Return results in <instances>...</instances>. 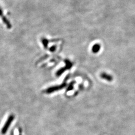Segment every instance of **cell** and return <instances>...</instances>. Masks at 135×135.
I'll return each mask as SVG.
<instances>
[{"label":"cell","mask_w":135,"mask_h":135,"mask_svg":"<svg viewBox=\"0 0 135 135\" xmlns=\"http://www.w3.org/2000/svg\"><path fill=\"white\" fill-rule=\"evenodd\" d=\"M14 118H15L14 116L13 115H10V116L9 117L8 119L7 120L6 122L5 123L4 126H3V127L2 129L1 132H2V134L4 135V134L6 133L8 129L9 128V127L10 126V125H11L12 122L13 121Z\"/></svg>","instance_id":"obj_1"},{"label":"cell","mask_w":135,"mask_h":135,"mask_svg":"<svg viewBox=\"0 0 135 135\" xmlns=\"http://www.w3.org/2000/svg\"><path fill=\"white\" fill-rule=\"evenodd\" d=\"M66 83H64L63 84H62L61 85H60V86H54V87H50L48 89H47L46 90V92L48 94H50V93H53L55 91H59L60 90H61L63 88H64L65 86H66Z\"/></svg>","instance_id":"obj_2"},{"label":"cell","mask_w":135,"mask_h":135,"mask_svg":"<svg viewBox=\"0 0 135 135\" xmlns=\"http://www.w3.org/2000/svg\"><path fill=\"white\" fill-rule=\"evenodd\" d=\"M66 67H65V68H62L61 69H60L59 70V71L57 72L56 73V75H57V76H59L61 75L65 71V70H66V69H70V68H71L72 66V64L69 62V61H67L66 62Z\"/></svg>","instance_id":"obj_3"},{"label":"cell","mask_w":135,"mask_h":135,"mask_svg":"<svg viewBox=\"0 0 135 135\" xmlns=\"http://www.w3.org/2000/svg\"><path fill=\"white\" fill-rule=\"evenodd\" d=\"M101 77L102 79L106 80L108 81H112L113 80V77L111 76V75H108L105 73H103L101 74Z\"/></svg>","instance_id":"obj_4"},{"label":"cell","mask_w":135,"mask_h":135,"mask_svg":"<svg viewBox=\"0 0 135 135\" xmlns=\"http://www.w3.org/2000/svg\"><path fill=\"white\" fill-rule=\"evenodd\" d=\"M100 49H101V46L98 44H95L93 46L92 50L94 53H97L100 51Z\"/></svg>","instance_id":"obj_5"},{"label":"cell","mask_w":135,"mask_h":135,"mask_svg":"<svg viewBox=\"0 0 135 135\" xmlns=\"http://www.w3.org/2000/svg\"><path fill=\"white\" fill-rule=\"evenodd\" d=\"M2 20H3L4 23H5V24L6 25L7 28L11 29L12 28V25L11 23H10L9 20L6 18V17L4 16L3 18H2Z\"/></svg>","instance_id":"obj_6"},{"label":"cell","mask_w":135,"mask_h":135,"mask_svg":"<svg viewBox=\"0 0 135 135\" xmlns=\"http://www.w3.org/2000/svg\"><path fill=\"white\" fill-rule=\"evenodd\" d=\"M42 43L44 45V47L45 48H47V46H48V40L44 38V39H42Z\"/></svg>","instance_id":"obj_7"},{"label":"cell","mask_w":135,"mask_h":135,"mask_svg":"<svg viewBox=\"0 0 135 135\" xmlns=\"http://www.w3.org/2000/svg\"><path fill=\"white\" fill-rule=\"evenodd\" d=\"M0 16H1L2 18H3L4 16H3V11L1 8H0Z\"/></svg>","instance_id":"obj_8"},{"label":"cell","mask_w":135,"mask_h":135,"mask_svg":"<svg viewBox=\"0 0 135 135\" xmlns=\"http://www.w3.org/2000/svg\"><path fill=\"white\" fill-rule=\"evenodd\" d=\"M55 49H56V47H51V48H50V51H51V52H54V51H55Z\"/></svg>","instance_id":"obj_9"},{"label":"cell","mask_w":135,"mask_h":135,"mask_svg":"<svg viewBox=\"0 0 135 135\" xmlns=\"http://www.w3.org/2000/svg\"><path fill=\"white\" fill-rule=\"evenodd\" d=\"M21 132H22L21 130V131H20V130H19V133H20V135H21Z\"/></svg>","instance_id":"obj_10"}]
</instances>
